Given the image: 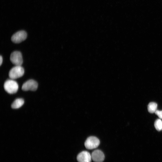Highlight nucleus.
<instances>
[{
  "instance_id": "f257e3e1",
  "label": "nucleus",
  "mask_w": 162,
  "mask_h": 162,
  "mask_svg": "<svg viewBox=\"0 0 162 162\" xmlns=\"http://www.w3.org/2000/svg\"><path fill=\"white\" fill-rule=\"evenodd\" d=\"M4 90L8 93L13 94L16 93L18 89L19 86L17 83L14 80H7L4 85Z\"/></svg>"
},
{
  "instance_id": "f03ea898",
  "label": "nucleus",
  "mask_w": 162,
  "mask_h": 162,
  "mask_svg": "<svg viewBox=\"0 0 162 162\" xmlns=\"http://www.w3.org/2000/svg\"><path fill=\"white\" fill-rule=\"evenodd\" d=\"M24 73V70L21 66L15 65L12 68L9 73V77L14 80L22 77Z\"/></svg>"
},
{
  "instance_id": "7ed1b4c3",
  "label": "nucleus",
  "mask_w": 162,
  "mask_h": 162,
  "mask_svg": "<svg viewBox=\"0 0 162 162\" xmlns=\"http://www.w3.org/2000/svg\"><path fill=\"white\" fill-rule=\"evenodd\" d=\"M100 141L97 137L91 136L88 137L85 142V146L88 149H92L97 148L99 145Z\"/></svg>"
},
{
  "instance_id": "20e7f679",
  "label": "nucleus",
  "mask_w": 162,
  "mask_h": 162,
  "mask_svg": "<svg viewBox=\"0 0 162 162\" xmlns=\"http://www.w3.org/2000/svg\"><path fill=\"white\" fill-rule=\"evenodd\" d=\"M10 59L11 62L15 65L21 66L23 63L22 54L18 51H15L12 52Z\"/></svg>"
},
{
  "instance_id": "39448f33",
  "label": "nucleus",
  "mask_w": 162,
  "mask_h": 162,
  "mask_svg": "<svg viewBox=\"0 0 162 162\" xmlns=\"http://www.w3.org/2000/svg\"><path fill=\"white\" fill-rule=\"evenodd\" d=\"M27 37L26 32L24 31H20L16 32L12 36V41L15 43H19L24 40Z\"/></svg>"
},
{
  "instance_id": "423d86ee",
  "label": "nucleus",
  "mask_w": 162,
  "mask_h": 162,
  "mask_svg": "<svg viewBox=\"0 0 162 162\" xmlns=\"http://www.w3.org/2000/svg\"><path fill=\"white\" fill-rule=\"evenodd\" d=\"M38 83L34 80L31 79L24 82L22 85V89L24 91L36 90L38 87Z\"/></svg>"
},
{
  "instance_id": "0eeeda50",
  "label": "nucleus",
  "mask_w": 162,
  "mask_h": 162,
  "mask_svg": "<svg viewBox=\"0 0 162 162\" xmlns=\"http://www.w3.org/2000/svg\"><path fill=\"white\" fill-rule=\"evenodd\" d=\"M91 155L87 151H83L78 155L77 159L79 162H91Z\"/></svg>"
},
{
  "instance_id": "6e6552de",
  "label": "nucleus",
  "mask_w": 162,
  "mask_h": 162,
  "mask_svg": "<svg viewBox=\"0 0 162 162\" xmlns=\"http://www.w3.org/2000/svg\"><path fill=\"white\" fill-rule=\"evenodd\" d=\"M91 157L92 159L95 162H102L105 158L104 153L98 149L94 150L92 153Z\"/></svg>"
},
{
  "instance_id": "1a4fd4ad",
  "label": "nucleus",
  "mask_w": 162,
  "mask_h": 162,
  "mask_svg": "<svg viewBox=\"0 0 162 162\" xmlns=\"http://www.w3.org/2000/svg\"><path fill=\"white\" fill-rule=\"evenodd\" d=\"M24 103V100L21 98L16 99L11 104V106L12 108L16 109L21 107Z\"/></svg>"
},
{
  "instance_id": "9d476101",
  "label": "nucleus",
  "mask_w": 162,
  "mask_h": 162,
  "mask_svg": "<svg viewBox=\"0 0 162 162\" xmlns=\"http://www.w3.org/2000/svg\"><path fill=\"white\" fill-rule=\"evenodd\" d=\"M158 105L156 103L151 102L148 105L147 108L148 111L150 113H155L157 110Z\"/></svg>"
},
{
  "instance_id": "9b49d317",
  "label": "nucleus",
  "mask_w": 162,
  "mask_h": 162,
  "mask_svg": "<svg viewBox=\"0 0 162 162\" xmlns=\"http://www.w3.org/2000/svg\"><path fill=\"white\" fill-rule=\"evenodd\" d=\"M162 125V121L160 119H157L154 123V126L156 130L158 131L161 130Z\"/></svg>"
},
{
  "instance_id": "f8f14e48",
  "label": "nucleus",
  "mask_w": 162,
  "mask_h": 162,
  "mask_svg": "<svg viewBox=\"0 0 162 162\" xmlns=\"http://www.w3.org/2000/svg\"><path fill=\"white\" fill-rule=\"evenodd\" d=\"M160 118L162 119V110H157L154 113Z\"/></svg>"
},
{
  "instance_id": "ddd939ff",
  "label": "nucleus",
  "mask_w": 162,
  "mask_h": 162,
  "mask_svg": "<svg viewBox=\"0 0 162 162\" xmlns=\"http://www.w3.org/2000/svg\"><path fill=\"white\" fill-rule=\"evenodd\" d=\"M3 61V58L2 56L1 55L0 57V65H2Z\"/></svg>"
},
{
  "instance_id": "4468645a",
  "label": "nucleus",
  "mask_w": 162,
  "mask_h": 162,
  "mask_svg": "<svg viewBox=\"0 0 162 162\" xmlns=\"http://www.w3.org/2000/svg\"><path fill=\"white\" fill-rule=\"evenodd\" d=\"M161 130H162V129H161Z\"/></svg>"
}]
</instances>
